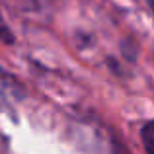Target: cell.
<instances>
[{"label":"cell","mask_w":154,"mask_h":154,"mask_svg":"<svg viewBox=\"0 0 154 154\" xmlns=\"http://www.w3.org/2000/svg\"><path fill=\"white\" fill-rule=\"evenodd\" d=\"M146 2H148V6H150L152 10H154V0H146Z\"/></svg>","instance_id":"obj_3"},{"label":"cell","mask_w":154,"mask_h":154,"mask_svg":"<svg viewBox=\"0 0 154 154\" xmlns=\"http://www.w3.org/2000/svg\"><path fill=\"white\" fill-rule=\"evenodd\" d=\"M140 139H143V146L146 150V154H154V121H148L143 127Z\"/></svg>","instance_id":"obj_1"},{"label":"cell","mask_w":154,"mask_h":154,"mask_svg":"<svg viewBox=\"0 0 154 154\" xmlns=\"http://www.w3.org/2000/svg\"><path fill=\"white\" fill-rule=\"evenodd\" d=\"M0 37H8V29H6V23H4L2 16H0Z\"/></svg>","instance_id":"obj_2"}]
</instances>
